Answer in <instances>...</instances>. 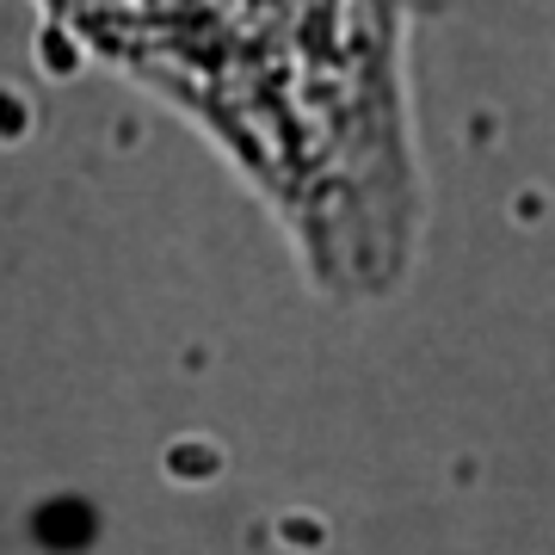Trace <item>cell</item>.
I'll return each mask as SVG.
<instances>
[{"label": "cell", "mask_w": 555, "mask_h": 555, "mask_svg": "<svg viewBox=\"0 0 555 555\" xmlns=\"http://www.w3.org/2000/svg\"><path fill=\"white\" fill-rule=\"evenodd\" d=\"M160 469H167V481H217L222 469H229V456H222L217 438L204 433H185V438H167V451H160Z\"/></svg>", "instance_id": "2"}, {"label": "cell", "mask_w": 555, "mask_h": 555, "mask_svg": "<svg viewBox=\"0 0 555 555\" xmlns=\"http://www.w3.org/2000/svg\"><path fill=\"white\" fill-rule=\"evenodd\" d=\"M513 222L518 229H543V222H550V192H543V185H518L513 192Z\"/></svg>", "instance_id": "5"}, {"label": "cell", "mask_w": 555, "mask_h": 555, "mask_svg": "<svg viewBox=\"0 0 555 555\" xmlns=\"http://www.w3.org/2000/svg\"><path fill=\"white\" fill-rule=\"evenodd\" d=\"M31 130H38V112H31V100H25V87L0 80V149H20Z\"/></svg>", "instance_id": "3"}, {"label": "cell", "mask_w": 555, "mask_h": 555, "mask_svg": "<svg viewBox=\"0 0 555 555\" xmlns=\"http://www.w3.org/2000/svg\"><path fill=\"white\" fill-rule=\"evenodd\" d=\"M31 62H38L43 80L68 87V80L87 75V43H80L62 20H50V25H38V38H31Z\"/></svg>", "instance_id": "1"}, {"label": "cell", "mask_w": 555, "mask_h": 555, "mask_svg": "<svg viewBox=\"0 0 555 555\" xmlns=\"http://www.w3.org/2000/svg\"><path fill=\"white\" fill-rule=\"evenodd\" d=\"M278 537H284L291 550H315L321 537H327V525H321L315 513H284L278 518Z\"/></svg>", "instance_id": "4"}]
</instances>
